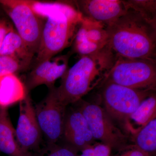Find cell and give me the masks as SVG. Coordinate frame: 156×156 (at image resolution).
<instances>
[{
  "instance_id": "obj_1",
  "label": "cell",
  "mask_w": 156,
  "mask_h": 156,
  "mask_svg": "<svg viewBox=\"0 0 156 156\" xmlns=\"http://www.w3.org/2000/svg\"><path fill=\"white\" fill-rule=\"evenodd\" d=\"M28 2L34 11L44 20L34 66L56 56L72 44L83 16L71 2Z\"/></svg>"
},
{
  "instance_id": "obj_2",
  "label": "cell",
  "mask_w": 156,
  "mask_h": 156,
  "mask_svg": "<svg viewBox=\"0 0 156 156\" xmlns=\"http://www.w3.org/2000/svg\"><path fill=\"white\" fill-rule=\"evenodd\" d=\"M107 31V45L117 56L156 60V22L128 7Z\"/></svg>"
},
{
  "instance_id": "obj_3",
  "label": "cell",
  "mask_w": 156,
  "mask_h": 156,
  "mask_svg": "<svg viewBox=\"0 0 156 156\" xmlns=\"http://www.w3.org/2000/svg\"><path fill=\"white\" fill-rule=\"evenodd\" d=\"M118 56L108 45L95 53L82 56L53 87L56 96L66 106L76 103L99 84H103Z\"/></svg>"
},
{
  "instance_id": "obj_4",
  "label": "cell",
  "mask_w": 156,
  "mask_h": 156,
  "mask_svg": "<svg viewBox=\"0 0 156 156\" xmlns=\"http://www.w3.org/2000/svg\"><path fill=\"white\" fill-rule=\"evenodd\" d=\"M104 82H110L131 89L154 91L156 60L118 56Z\"/></svg>"
},
{
  "instance_id": "obj_5",
  "label": "cell",
  "mask_w": 156,
  "mask_h": 156,
  "mask_svg": "<svg viewBox=\"0 0 156 156\" xmlns=\"http://www.w3.org/2000/svg\"><path fill=\"white\" fill-rule=\"evenodd\" d=\"M102 85L103 108L113 121L119 123L126 130L132 115L154 92L131 89L110 82H104Z\"/></svg>"
},
{
  "instance_id": "obj_6",
  "label": "cell",
  "mask_w": 156,
  "mask_h": 156,
  "mask_svg": "<svg viewBox=\"0 0 156 156\" xmlns=\"http://www.w3.org/2000/svg\"><path fill=\"white\" fill-rule=\"evenodd\" d=\"M2 5L14 23L16 31L31 53L38 50L44 20L31 8L28 0H0Z\"/></svg>"
},
{
  "instance_id": "obj_7",
  "label": "cell",
  "mask_w": 156,
  "mask_h": 156,
  "mask_svg": "<svg viewBox=\"0 0 156 156\" xmlns=\"http://www.w3.org/2000/svg\"><path fill=\"white\" fill-rule=\"evenodd\" d=\"M86 119L94 139L110 148L122 151L128 145L129 136L116 127L103 108L84 102L77 108Z\"/></svg>"
},
{
  "instance_id": "obj_8",
  "label": "cell",
  "mask_w": 156,
  "mask_h": 156,
  "mask_svg": "<svg viewBox=\"0 0 156 156\" xmlns=\"http://www.w3.org/2000/svg\"><path fill=\"white\" fill-rule=\"evenodd\" d=\"M53 87L34 106L37 120L46 143H56L62 137L67 106L58 99Z\"/></svg>"
},
{
  "instance_id": "obj_9",
  "label": "cell",
  "mask_w": 156,
  "mask_h": 156,
  "mask_svg": "<svg viewBox=\"0 0 156 156\" xmlns=\"http://www.w3.org/2000/svg\"><path fill=\"white\" fill-rule=\"evenodd\" d=\"M15 133L17 143L23 151L34 153L40 149L43 135L29 94L19 102V118Z\"/></svg>"
},
{
  "instance_id": "obj_10",
  "label": "cell",
  "mask_w": 156,
  "mask_h": 156,
  "mask_svg": "<svg viewBox=\"0 0 156 156\" xmlns=\"http://www.w3.org/2000/svg\"><path fill=\"white\" fill-rule=\"evenodd\" d=\"M71 55L69 53L54 56L34 66L24 83L27 92L41 85H45L49 89L54 87L56 80L61 78L68 69Z\"/></svg>"
},
{
  "instance_id": "obj_11",
  "label": "cell",
  "mask_w": 156,
  "mask_h": 156,
  "mask_svg": "<svg viewBox=\"0 0 156 156\" xmlns=\"http://www.w3.org/2000/svg\"><path fill=\"white\" fill-rule=\"evenodd\" d=\"M107 26L83 17L73 41V51L81 57L95 53L108 44Z\"/></svg>"
},
{
  "instance_id": "obj_12",
  "label": "cell",
  "mask_w": 156,
  "mask_h": 156,
  "mask_svg": "<svg viewBox=\"0 0 156 156\" xmlns=\"http://www.w3.org/2000/svg\"><path fill=\"white\" fill-rule=\"evenodd\" d=\"M83 17L109 25L128 9L125 1L80 0L72 2Z\"/></svg>"
},
{
  "instance_id": "obj_13",
  "label": "cell",
  "mask_w": 156,
  "mask_h": 156,
  "mask_svg": "<svg viewBox=\"0 0 156 156\" xmlns=\"http://www.w3.org/2000/svg\"><path fill=\"white\" fill-rule=\"evenodd\" d=\"M62 136L67 145L82 151L92 146L94 139L86 119L79 110L66 109Z\"/></svg>"
},
{
  "instance_id": "obj_14",
  "label": "cell",
  "mask_w": 156,
  "mask_h": 156,
  "mask_svg": "<svg viewBox=\"0 0 156 156\" xmlns=\"http://www.w3.org/2000/svg\"><path fill=\"white\" fill-rule=\"evenodd\" d=\"M0 152L9 156H32L20 147L8 108L0 106Z\"/></svg>"
},
{
  "instance_id": "obj_15",
  "label": "cell",
  "mask_w": 156,
  "mask_h": 156,
  "mask_svg": "<svg viewBox=\"0 0 156 156\" xmlns=\"http://www.w3.org/2000/svg\"><path fill=\"white\" fill-rule=\"evenodd\" d=\"M29 93L16 74L0 75V106L8 108L25 98Z\"/></svg>"
},
{
  "instance_id": "obj_16",
  "label": "cell",
  "mask_w": 156,
  "mask_h": 156,
  "mask_svg": "<svg viewBox=\"0 0 156 156\" xmlns=\"http://www.w3.org/2000/svg\"><path fill=\"white\" fill-rule=\"evenodd\" d=\"M0 55H7L18 58L30 66L34 56L13 27L6 35L0 49Z\"/></svg>"
},
{
  "instance_id": "obj_17",
  "label": "cell",
  "mask_w": 156,
  "mask_h": 156,
  "mask_svg": "<svg viewBox=\"0 0 156 156\" xmlns=\"http://www.w3.org/2000/svg\"><path fill=\"white\" fill-rule=\"evenodd\" d=\"M134 145L149 155L156 150V119L152 120L139 131L133 134Z\"/></svg>"
},
{
  "instance_id": "obj_18",
  "label": "cell",
  "mask_w": 156,
  "mask_h": 156,
  "mask_svg": "<svg viewBox=\"0 0 156 156\" xmlns=\"http://www.w3.org/2000/svg\"><path fill=\"white\" fill-rule=\"evenodd\" d=\"M156 95L153 93L141 102L130 117L129 122L133 120L136 125L140 126V130L151 121L156 119Z\"/></svg>"
},
{
  "instance_id": "obj_19",
  "label": "cell",
  "mask_w": 156,
  "mask_h": 156,
  "mask_svg": "<svg viewBox=\"0 0 156 156\" xmlns=\"http://www.w3.org/2000/svg\"><path fill=\"white\" fill-rule=\"evenodd\" d=\"M78 151L68 145H60L56 143H46L32 156H79Z\"/></svg>"
},
{
  "instance_id": "obj_20",
  "label": "cell",
  "mask_w": 156,
  "mask_h": 156,
  "mask_svg": "<svg viewBox=\"0 0 156 156\" xmlns=\"http://www.w3.org/2000/svg\"><path fill=\"white\" fill-rule=\"evenodd\" d=\"M127 6L139 12L147 19L156 22V1L154 0H127Z\"/></svg>"
},
{
  "instance_id": "obj_21",
  "label": "cell",
  "mask_w": 156,
  "mask_h": 156,
  "mask_svg": "<svg viewBox=\"0 0 156 156\" xmlns=\"http://www.w3.org/2000/svg\"><path fill=\"white\" fill-rule=\"evenodd\" d=\"M29 67L18 58L10 56L0 55V75L17 73L24 71Z\"/></svg>"
},
{
  "instance_id": "obj_22",
  "label": "cell",
  "mask_w": 156,
  "mask_h": 156,
  "mask_svg": "<svg viewBox=\"0 0 156 156\" xmlns=\"http://www.w3.org/2000/svg\"><path fill=\"white\" fill-rule=\"evenodd\" d=\"M123 151L126 152L121 156H150L148 154L140 149L134 145L128 146Z\"/></svg>"
},
{
  "instance_id": "obj_23",
  "label": "cell",
  "mask_w": 156,
  "mask_h": 156,
  "mask_svg": "<svg viewBox=\"0 0 156 156\" xmlns=\"http://www.w3.org/2000/svg\"><path fill=\"white\" fill-rule=\"evenodd\" d=\"M12 27L10 23L4 20H0V49L2 45L6 35L10 31Z\"/></svg>"
},
{
  "instance_id": "obj_24",
  "label": "cell",
  "mask_w": 156,
  "mask_h": 156,
  "mask_svg": "<svg viewBox=\"0 0 156 156\" xmlns=\"http://www.w3.org/2000/svg\"><path fill=\"white\" fill-rule=\"evenodd\" d=\"M94 156H109L111 149L103 144H98L94 146Z\"/></svg>"
}]
</instances>
